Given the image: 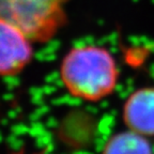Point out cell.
Segmentation results:
<instances>
[{
    "instance_id": "2",
    "label": "cell",
    "mask_w": 154,
    "mask_h": 154,
    "mask_svg": "<svg viewBox=\"0 0 154 154\" xmlns=\"http://www.w3.org/2000/svg\"><path fill=\"white\" fill-rule=\"evenodd\" d=\"M69 0H0V20L23 32L32 43H46L66 24Z\"/></svg>"
},
{
    "instance_id": "1",
    "label": "cell",
    "mask_w": 154,
    "mask_h": 154,
    "mask_svg": "<svg viewBox=\"0 0 154 154\" xmlns=\"http://www.w3.org/2000/svg\"><path fill=\"white\" fill-rule=\"evenodd\" d=\"M60 78L71 95L97 102L115 91L119 70L113 56L105 47L76 46L67 51L61 61Z\"/></svg>"
},
{
    "instance_id": "4",
    "label": "cell",
    "mask_w": 154,
    "mask_h": 154,
    "mask_svg": "<svg viewBox=\"0 0 154 154\" xmlns=\"http://www.w3.org/2000/svg\"><path fill=\"white\" fill-rule=\"evenodd\" d=\"M123 121L128 130L143 136H154V88L134 91L123 106Z\"/></svg>"
},
{
    "instance_id": "6",
    "label": "cell",
    "mask_w": 154,
    "mask_h": 154,
    "mask_svg": "<svg viewBox=\"0 0 154 154\" xmlns=\"http://www.w3.org/2000/svg\"><path fill=\"white\" fill-rule=\"evenodd\" d=\"M46 150L47 149H42V150H38V151H28V150L25 149V148H22V149L13 151L9 154H45Z\"/></svg>"
},
{
    "instance_id": "3",
    "label": "cell",
    "mask_w": 154,
    "mask_h": 154,
    "mask_svg": "<svg viewBox=\"0 0 154 154\" xmlns=\"http://www.w3.org/2000/svg\"><path fill=\"white\" fill-rule=\"evenodd\" d=\"M32 57V42L20 30L0 20V77L19 74Z\"/></svg>"
},
{
    "instance_id": "5",
    "label": "cell",
    "mask_w": 154,
    "mask_h": 154,
    "mask_svg": "<svg viewBox=\"0 0 154 154\" xmlns=\"http://www.w3.org/2000/svg\"><path fill=\"white\" fill-rule=\"evenodd\" d=\"M101 154H154L146 136L128 130L112 135Z\"/></svg>"
}]
</instances>
